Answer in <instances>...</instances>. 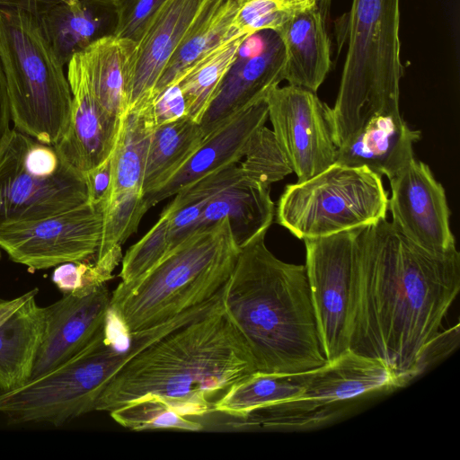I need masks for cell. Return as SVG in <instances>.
<instances>
[{
  "label": "cell",
  "instance_id": "cell-22",
  "mask_svg": "<svg viewBox=\"0 0 460 460\" xmlns=\"http://www.w3.org/2000/svg\"><path fill=\"white\" fill-rule=\"evenodd\" d=\"M397 387L394 376L385 364L348 349L312 370L297 397L323 406H343L357 397Z\"/></svg>",
  "mask_w": 460,
  "mask_h": 460
},
{
  "label": "cell",
  "instance_id": "cell-38",
  "mask_svg": "<svg viewBox=\"0 0 460 460\" xmlns=\"http://www.w3.org/2000/svg\"><path fill=\"white\" fill-rule=\"evenodd\" d=\"M242 177L239 164H230L179 190L163 211L171 213L186 205L204 208L212 198Z\"/></svg>",
  "mask_w": 460,
  "mask_h": 460
},
{
  "label": "cell",
  "instance_id": "cell-27",
  "mask_svg": "<svg viewBox=\"0 0 460 460\" xmlns=\"http://www.w3.org/2000/svg\"><path fill=\"white\" fill-rule=\"evenodd\" d=\"M151 105L152 102L131 109L122 116L111 154V194L134 190L142 191L150 139L156 127Z\"/></svg>",
  "mask_w": 460,
  "mask_h": 460
},
{
  "label": "cell",
  "instance_id": "cell-16",
  "mask_svg": "<svg viewBox=\"0 0 460 460\" xmlns=\"http://www.w3.org/2000/svg\"><path fill=\"white\" fill-rule=\"evenodd\" d=\"M106 284L85 294H64L44 307L45 325L31 379L65 363L102 328L111 303Z\"/></svg>",
  "mask_w": 460,
  "mask_h": 460
},
{
  "label": "cell",
  "instance_id": "cell-21",
  "mask_svg": "<svg viewBox=\"0 0 460 460\" xmlns=\"http://www.w3.org/2000/svg\"><path fill=\"white\" fill-rule=\"evenodd\" d=\"M137 42L105 36L74 55L67 70L75 73L111 117L121 119L127 111L129 67Z\"/></svg>",
  "mask_w": 460,
  "mask_h": 460
},
{
  "label": "cell",
  "instance_id": "cell-8",
  "mask_svg": "<svg viewBox=\"0 0 460 460\" xmlns=\"http://www.w3.org/2000/svg\"><path fill=\"white\" fill-rule=\"evenodd\" d=\"M387 210L382 176L335 162L308 180L287 185L275 214L279 225L304 240L364 227L385 218Z\"/></svg>",
  "mask_w": 460,
  "mask_h": 460
},
{
  "label": "cell",
  "instance_id": "cell-36",
  "mask_svg": "<svg viewBox=\"0 0 460 460\" xmlns=\"http://www.w3.org/2000/svg\"><path fill=\"white\" fill-rule=\"evenodd\" d=\"M121 246H115L103 257L65 262L57 266L51 279L63 294H85L113 279V271L122 260Z\"/></svg>",
  "mask_w": 460,
  "mask_h": 460
},
{
  "label": "cell",
  "instance_id": "cell-42",
  "mask_svg": "<svg viewBox=\"0 0 460 460\" xmlns=\"http://www.w3.org/2000/svg\"><path fill=\"white\" fill-rule=\"evenodd\" d=\"M62 0H0V7L19 8L40 17L43 13Z\"/></svg>",
  "mask_w": 460,
  "mask_h": 460
},
{
  "label": "cell",
  "instance_id": "cell-11",
  "mask_svg": "<svg viewBox=\"0 0 460 460\" xmlns=\"http://www.w3.org/2000/svg\"><path fill=\"white\" fill-rule=\"evenodd\" d=\"M102 213L89 203L49 217L0 226V249L31 270L94 259Z\"/></svg>",
  "mask_w": 460,
  "mask_h": 460
},
{
  "label": "cell",
  "instance_id": "cell-15",
  "mask_svg": "<svg viewBox=\"0 0 460 460\" xmlns=\"http://www.w3.org/2000/svg\"><path fill=\"white\" fill-rule=\"evenodd\" d=\"M221 0H165L137 40L129 67L127 111L153 102L155 86L185 38Z\"/></svg>",
  "mask_w": 460,
  "mask_h": 460
},
{
  "label": "cell",
  "instance_id": "cell-13",
  "mask_svg": "<svg viewBox=\"0 0 460 460\" xmlns=\"http://www.w3.org/2000/svg\"><path fill=\"white\" fill-rule=\"evenodd\" d=\"M285 49L279 32L246 38L199 125L207 137L237 113L263 100L284 80Z\"/></svg>",
  "mask_w": 460,
  "mask_h": 460
},
{
  "label": "cell",
  "instance_id": "cell-12",
  "mask_svg": "<svg viewBox=\"0 0 460 460\" xmlns=\"http://www.w3.org/2000/svg\"><path fill=\"white\" fill-rule=\"evenodd\" d=\"M273 133L297 181L308 180L336 161L330 107L316 93L288 84L265 96Z\"/></svg>",
  "mask_w": 460,
  "mask_h": 460
},
{
  "label": "cell",
  "instance_id": "cell-39",
  "mask_svg": "<svg viewBox=\"0 0 460 460\" xmlns=\"http://www.w3.org/2000/svg\"><path fill=\"white\" fill-rule=\"evenodd\" d=\"M165 0H112L117 23L113 35L135 42Z\"/></svg>",
  "mask_w": 460,
  "mask_h": 460
},
{
  "label": "cell",
  "instance_id": "cell-37",
  "mask_svg": "<svg viewBox=\"0 0 460 460\" xmlns=\"http://www.w3.org/2000/svg\"><path fill=\"white\" fill-rule=\"evenodd\" d=\"M171 251L169 217L161 213L157 222L136 243L131 245L121 260V284H131L155 267Z\"/></svg>",
  "mask_w": 460,
  "mask_h": 460
},
{
  "label": "cell",
  "instance_id": "cell-44",
  "mask_svg": "<svg viewBox=\"0 0 460 460\" xmlns=\"http://www.w3.org/2000/svg\"><path fill=\"white\" fill-rule=\"evenodd\" d=\"M38 291V288H34L13 299L0 298V324L30 297L36 296Z\"/></svg>",
  "mask_w": 460,
  "mask_h": 460
},
{
  "label": "cell",
  "instance_id": "cell-29",
  "mask_svg": "<svg viewBox=\"0 0 460 460\" xmlns=\"http://www.w3.org/2000/svg\"><path fill=\"white\" fill-rule=\"evenodd\" d=\"M235 0H221L185 38L160 77L154 98L164 88L177 84L185 71L226 40L234 39L231 25L238 10Z\"/></svg>",
  "mask_w": 460,
  "mask_h": 460
},
{
  "label": "cell",
  "instance_id": "cell-30",
  "mask_svg": "<svg viewBox=\"0 0 460 460\" xmlns=\"http://www.w3.org/2000/svg\"><path fill=\"white\" fill-rule=\"evenodd\" d=\"M248 37L224 41L195 62L181 76L177 84L183 93L190 119L200 123L235 60L240 46Z\"/></svg>",
  "mask_w": 460,
  "mask_h": 460
},
{
  "label": "cell",
  "instance_id": "cell-35",
  "mask_svg": "<svg viewBox=\"0 0 460 460\" xmlns=\"http://www.w3.org/2000/svg\"><path fill=\"white\" fill-rule=\"evenodd\" d=\"M317 0H246L238 4L231 25L234 38L251 36L263 30L277 31L292 14L313 6Z\"/></svg>",
  "mask_w": 460,
  "mask_h": 460
},
{
  "label": "cell",
  "instance_id": "cell-19",
  "mask_svg": "<svg viewBox=\"0 0 460 460\" xmlns=\"http://www.w3.org/2000/svg\"><path fill=\"white\" fill-rule=\"evenodd\" d=\"M66 76L73 95L71 116L66 132L54 146L84 173L111 156L121 119L111 117L100 106L79 75L67 70Z\"/></svg>",
  "mask_w": 460,
  "mask_h": 460
},
{
  "label": "cell",
  "instance_id": "cell-45",
  "mask_svg": "<svg viewBox=\"0 0 460 460\" xmlns=\"http://www.w3.org/2000/svg\"><path fill=\"white\" fill-rule=\"evenodd\" d=\"M62 2L66 3L70 6H76L79 4V0H62Z\"/></svg>",
  "mask_w": 460,
  "mask_h": 460
},
{
  "label": "cell",
  "instance_id": "cell-6",
  "mask_svg": "<svg viewBox=\"0 0 460 460\" xmlns=\"http://www.w3.org/2000/svg\"><path fill=\"white\" fill-rule=\"evenodd\" d=\"M400 0H353L348 49L330 117L337 147L373 116L397 113L401 60Z\"/></svg>",
  "mask_w": 460,
  "mask_h": 460
},
{
  "label": "cell",
  "instance_id": "cell-2",
  "mask_svg": "<svg viewBox=\"0 0 460 460\" xmlns=\"http://www.w3.org/2000/svg\"><path fill=\"white\" fill-rule=\"evenodd\" d=\"M254 372L247 344L222 304L128 360L104 387L95 411H111L152 394L182 416H203Z\"/></svg>",
  "mask_w": 460,
  "mask_h": 460
},
{
  "label": "cell",
  "instance_id": "cell-28",
  "mask_svg": "<svg viewBox=\"0 0 460 460\" xmlns=\"http://www.w3.org/2000/svg\"><path fill=\"white\" fill-rule=\"evenodd\" d=\"M311 371L296 374L256 371L231 386L214 404L213 411L237 421L243 420L254 410L299 396Z\"/></svg>",
  "mask_w": 460,
  "mask_h": 460
},
{
  "label": "cell",
  "instance_id": "cell-24",
  "mask_svg": "<svg viewBox=\"0 0 460 460\" xmlns=\"http://www.w3.org/2000/svg\"><path fill=\"white\" fill-rule=\"evenodd\" d=\"M275 215L270 187L242 177L212 198L203 208L197 228L227 219L239 248L266 234Z\"/></svg>",
  "mask_w": 460,
  "mask_h": 460
},
{
  "label": "cell",
  "instance_id": "cell-7",
  "mask_svg": "<svg viewBox=\"0 0 460 460\" xmlns=\"http://www.w3.org/2000/svg\"><path fill=\"white\" fill-rule=\"evenodd\" d=\"M0 57L14 128L56 145L68 127L73 95L37 15L0 7Z\"/></svg>",
  "mask_w": 460,
  "mask_h": 460
},
{
  "label": "cell",
  "instance_id": "cell-47",
  "mask_svg": "<svg viewBox=\"0 0 460 460\" xmlns=\"http://www.w3.org/2000/svg\"><path fill=\"white\" fill-rule=\"evenodd\" d=\"M0 258H1V252H0Z\"/></svg>",
  "mask_w": 460,
  "mask_h": 460
},
{
  "label": "cell",
  "instance_id": "cell-40",
  "mask_svg": "<svg viewBox=\"0 0 460 460\" xmlns=\"http://www.w3.org/2000/svg\"><path fill=\"white\" fill-rule=\"evenodd\" d=\"M151 107L156 127L188 117L186 102L178 84H172L157 93Z\"/></svg>",
  "mask_w": 460,
  "mask_h": 460
},
{
  "label": "cell",
  "instance_id": "cell-32",
  "mask_svg": "<svg viewBox=\"0 0 460 460\" xmlns=\"http://www.w3.org/2000/svg\"><path fill=\"white\" fill-rule=\"evenodd\" d=\"M120 426L131 430L157 429L199 431L203 426L181 415L162 398L147 394L110 411Z\"/></svg>",
  "mask_w": 460,
  "mask_h": 460
},
{
  "label": "cell",
  "instance_id": "cell-10",
  "mask_svg": "<svg viewBox=\"0 0 460 460\" xmlns=\"http://www.w3.org/2000/svg\"><path fill=\"white\" fill-rule=\"evenodd\" d=\"M358 231V228L303 240L305 273L327 361L349 349L348 321Z\"/></svg>",
  "mask_w": 460,
  "mask_h": 460
},
{
  "label": "cell",
  "instance_id": "cell-41",
  "mask_svg": "<svg viewBox=\"0 0 460 460\" xmlns=\"http://www.w3.org/2000/svg\"><path fill=\"white\" fill-rule=\"evenodd\" d=\"M88 203L101 211L110 199L112 189L111 155L100 165L84 172Z\"/></svg>",
  "mask_w": 460,
  "mask_h": 460
},
{
  "label": "cell",
  "instance_id": "cell-33",
  "mask_svg": "<svg viewBox=\"0 0 460 460\" xmlns=\"http://www.w3.org/2000/svg\"><path fill=\"white\" fill-rule=\"evenodd\" d=\"M148 209L141 190L111 194L102 210V237L94 259H101L115 246H121L137 230Z\"/></svg>",
  "mask_w": 460,
  "mask_h": 460
},
{
  "label": "cell",
  "instance_id": "cell-25",
  "mask_svg": "<svg viewBox=\"0 0 460 460\" xmlns=\"http://www.w3.org/2000/svg\"><path fill=\"white\" fill-rule=\"evenodd\" d=\"M36 296L0 324V391L31 379L45 325L44 307L37 304Z\"/></svg>",
  "mask_w": 460,
  "mask_h": 460
},
{
  "label": "cell",
  "instance_id": "cell-46",
  "mask_svg": "<svg viewBox=\"0 0 460 460\" xmlns=\"http://www.w3.org/2000/svg\"><path fill=\"white\" fill-rule=\"evenodd\" d=\"M235 1H236L238 4H241V3H243V2H244V1H246V0H235ZM312 1H314V0H312Z\"/></svg>",
  "mask_w": 460,
  "mask_h": 460
},
{
  "label": "cell",
  "instance_id": "cell-18",
  "mask_svg": "<svg viewBox=\"0 0 460 460\" xmlns=\"http://www.w3.org/2000/svg\"><path fill=\"white\" fill-rule=\"evenodd\" d=\"M331 0H317L292 14L278 30L285 49L284 80L316 93L331 66L327 16Z\"/></svg>",
  "mask_w": 460,
  "mask_h": 460
},
{
  "label": "cell",
  "instance_id": "cell-20",
  "mask_svg": "<svg viewBox=\"0 0 460 460\" xmlns=\"http://www.w3.org/2000/svg\"><path fill=\"white\" fill-rule=\"evenodd\" d=\"M420 138V131L411 129L400 112L377 114L337 148L335 162L390 180L414 157L413 144Z\"/></svg>",
  "mask_w": 460,
  "mask_h": 460
},
{
  "label": "cell",
  "instance_id": "cell-34",
  "mask_svg": "<svg viewBox=\"0 0 460 460\" xmlns=\"http://www.w3.org/2000/svg\"><path fill=\"white\" fill-rule=\"evenodd\" d=\"M243 159L239 164L243 177L265 187L293 172L273 131L265 126L252 135Z\"/></svg>",
  "mask_w": 460,
  "mask_h": 460
},
{
  "label": "cell",
  "instance_id": "cell-31",
  "mask_svg": "<svg viewBox=\"0 0 460 460\" xmlns=\"http://www.w3.org/2000/svg\"><path fill=\"white\" fill-rule=\"evenodd\" d=\"M342 410L344 407L322 406L296 397L254 410L237 424L246 428L305 430L331 422Z\"/></svg>",
  "mask_w": 460,
  "mask_h": 460
},
{
  "label": "cell",
  "instance_id": "cell-17",
  "mask_svg": "<svg viewBox=\"0 0 460 460\" xmlns=\"http://www.w3.org/2000/svg\"><path fill=\"white\" fill-rule=\"evenodd\" d=\"M268 119L265 98L237 113L205 137L187 163L163 186L144 195L150 208L174 196L181 188L238 164L243 157L251 137Z\"/></svg>",
  "mask_w": 460,
  "mask_h": 460
},
{
  "label": "cell",
  "instance_id": "cell-1",
  "mask_svg": "<svg viewBox=\"0 0 460 460\" xmlns=\"http://www.w3.org/2000/svg\"><path fill=\"white\" fill-rule=\"evenodd\" d=\"M460 289V253L429 252L385 218L358 228L349 349L376 359L403 386L427 355Z\"/></svg>",
  "mask_w": 460,
  "mask_h": 460
},
{
  "label": "cell",
  "instance_id": "cell-4",
  "mask_svg": "<svg viewBox=\"0 0 460 460\" xmlns=\"http://www.w3.org/2000/svg\"><path fill=\"white\" fill-rule=\"evenodd\" d=\"M176 317L128 333L108 312L104 324L78 354L54 369L8 391H0V413L10 422L59 427L95 411L112 376L132 358L180 326Z\"/></svg>",
  "mask_w": 460,
  "mask_h": 460
},
{
  "label": "cell",
  "instance_id": "cell-5",
  "mask_svg": "<svg viewBox=\"0 0 460 460\" xmlns=\"http://www.w3.org/2000/svg\"><path fill=\"white\" fill-rule=\"evenodd\" d=\"M239 251L227 219L198 228L140 279L119 283L110 310L130 334L164 323L219 292Z\"/></svg>",
  "mask_w": 460,
  "mask_h": 460
},
{
  "label": "cell",
  "instance_id": "cell-3",
  "mask_svg": "<svg viewBox=\"0 0 460 460\" xmlns=\"http://www.w3.org/2000/svg\"><path fill=\"white\" fill-rule=\"evenodd\" d=\"M261 234L240 248L225 285L224 309L243 338L256 371L296 374L327 363L305 265L278 259Z\"/></svg>",
  "mask_w": 460,
  "mask_h": 460
},
{
  "label": "cell",
  "instance_id": "cell-23",
  "mask_svg": "<svg viewBox=\"0 0 460 460\" xmlns=\"http://www.w3.org/2000/svg\"><path fill=\"white\" fill-rule=\"evenodd\" d=\"M42 31L65 66L94 41L113 35L117 16L112 0H79L77 6L59 2L40 17Z\"/></svg>",
  "mask_w": 460,
  "mask_h": 460
},
{
  "label": "cell",
  "instance_id": "cell-9",
  "mask_svg": "<svg viewBox=\"0 0 460 460\" xmlns=\"http://www.w3.org/2000/svg\"><path fill=\"white\" fill-rule=\"evenodd\" d=\"M88 203L82 172L55 146L10 128L0 141V226Z\"/></svg>",
  "mask_w": 460,
  "mask_h": 460
},
{
  "label": "cell",
  "instance_id": "cell-26",
  "mask_svg": "<svg viewBox=\"0 0 460 460\" xmlns=\"http://www.w3.org/2000/svg\"><path fill=\"white\" fill-rule=\"evenodd\" d=\"M205 137L189 117L154 129L142 181L143 195L163 186L198 150Z\"/></svg>",
  "mask_w": 460,
  "mask_h": 460
},
{
  "label": "cell",
  "instance_id": "cell-14",
  "mask_svg": "<svg viewBox=\"0 0 460 460\" xmlns=\"http://www.w3.org/2000/svg\"><path fill=\"white\" fill-rule=\"evenodd\" d=\"M389 181L388 209L394 226L429 252L445 253L456 249L446 191L429 167L413 157Z\"/></svg>",
  "mask_w": 460,
  "mask_h": 460
},
{
  "label": "cell",
  "instance_id": "cell-43",
  "mask_svg": "<svg viewBox=\"0 0 460 460\" xmlns=\"http://www.w3.org/2000/svg\"><path fill=\"white\" fill-rule=\"evenodd\" d=\"M10 120L6 80L0 57V141L10 129Z\"/></svg>",
  "mask_w": 460,
  "mask_h": 460
}]
</instances>
